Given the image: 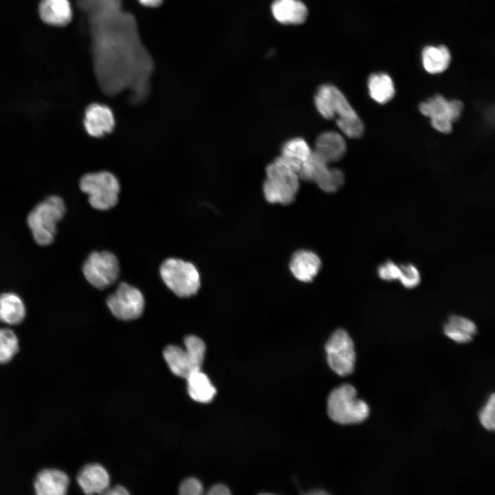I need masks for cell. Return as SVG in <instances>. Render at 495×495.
Here are the masks:
<instances>
[{"label": "cell", "mask_w": 495, "mask_h": 495, "mask_svg": "<svg viewBox=\"0 0 495 495\" xmlns=\"http://www.w3.org/2000/svg\"><path fill=\"white\" fill-rule=\"evenodd\" d=\"M78 6L89 20L100 89L109 96L127 90L131 104L143 102L154 65L140 41L135 18L122 10L121 0H79Z\"/></svg>", "instance_id": "cell-1"}, {"label": "cell", "mask_w": 495, "mask_h": 495, "mask_svg": "<svg viewBox=\"0 0 495 495\" xmlns=\"http://www.w3.org/2000/svg\"><path fill=\"white\" fill-rule=\"evenodd\" d=\"M66 212L61 197L52 195L37 204L29 213L27 222L33 238L40 245H48L54 240L57 224Z\"/></svg>", "instance_id": "cell-2"}, {"label": "cell", "mask_w": 495, "mask_h": 495, "mask_svg": "<svg viewBox=\"0 0 495 495\" xmlns=\"http://www.w3.org/2000/svg\"><path fill=\"white\" fill-rule=\"evenodd\" d=\"M356 395V389L351 384H343L333 389L327 400L329 417L341 424H358L364 421L369 415V408Z\"/></svg>", "instance_id": "cell-3"}, {"label": "cell", "mask_w": 495, "mask_h": 495, "mask_svg": "<svg viewBox=\"0 0 495 495\" xmlns=\"http://www.w3.org/2000/svg\"><path fill=\"white\" fill-rule=\"evenodd\" d=\"M184 344V349L168 345L163 355L171 372L178 377L186 378L192 373L201 370L206 346L201 338L193 335L186 336Z\"/></svg>", "instance_id": "cell-4"}, {"label": "cell", "mask_w": 495, "mask_h": 495, "mask_svg": "<svg viewBox=\"0 0 495 495\" xmlns=\"http://www.w3.org/2000/svg\"><path fill=\"white\" fill-rule=\"evenodd\" d=\"M160 272L167 287L179 297L192 296L199 289V273L190 262L179 258H168L161 265Z\"/></svg>", "instance_id": "cell-5"}, {"label": "cell", "mask_w": 495, "mask_h": 495, "mask_svg": "<svg viewBox=\"0 0 495 495\" xmlns=\"http://www.w3.org/2000/svg\"><path fill=\"white\" fill-rule=\"evenodd\" d=\"M80 188L88 195L89 202L95 209L109 210L118 202L120 184L116 177L108 171L85 175L80 181Z\"/></svg>", "instance_id": "cell-6"}, {"label": "cell", "mask_w": 495, "mask_h": 495, "mask_svg": "<svg viewBox=\"0 0 495 495\" xmlns=\"http://www.w3.org/2000/svg\"><path fill=\"white\" fill-rule=\"evenodd\" d=\"M266 175L263 186L266 201L283 205L293 202L299 188L298 173L274 162L266 167Z\"/></svg>", "instance_id": "cell-7"}, {"label": "cell", "mask_w": 495, "mask_h": 495, "mask_svg": "<svg viewBox=\"0 0 495 495\" xmlns=\"http://www.w3.org/2000/svg\"><path fill=\"white\" fill-rule=\"evenodd\" d=\"M463 104L459 100H448L441 95H436L419 105V111L428 117L432 126L442 133H450L452 124L460 118Z\"/></svg>", "instance_id": "cell-8"}, {"label": "cell", "mask_w": 495, "mask_h": 495, "mask_svg": "<svg viewBox=\"0 0 495 495\" xmlns=\"http://www.w3.org/2000/svg\"><path fill=\"white\" fill-rule=\"evenodd\" d=\"M86 280L94 287L105 289L113 285L119 276V263L110 252H94L82 266Z\"/></svg>", "instance_id": "cell-9"}, {"label": "cell", "mask_w": 495, "mask_h": 495, "mask_svg": "<svg viewBox=\"0 0 495 495\" xmlns=\"http://www.w3.org/2000/svg\"><path fill=\"white\" fill-rule=\"evenodd\" d=\"M325 350L331 368L340 376L351 374L354 369L355 351L349 334L344 329H338L328 340Z\"/></svg>", "instance_id": "cell-10"}, {"label": "cell", "mask_w": 495, "mask_h": 495, "mask_svg": "<svg viewBox=\"0 0 495 495\" xmlns=\"http://www.w3.org/2000/svg\"><path fill=\"white\" fill-rule=\"evenodd\" d=\"M107 305L111 314L117 318L131 320L142 314L144 299L138 288L123 282L108 296Z\"/></svg>", "instance_id": "cell-11"}, {"label": "cell", "mask_w": 495, "mask_h": 495, "mask_svg": "<svg viewBox=\"0 0 495 495\" xmlns=\"http://www.w3.org/2000/svg\"><path fill=\"white\" fill-rule=\"evenodd\" d=\"M314 103L319 113L327 120L334 118L336 115L340 119L358 117L343 93L332 85H322L318 89Z\"/></svg>", "instance_id": "cell-12"}, {"label": "cell", "mask_w": 495, "mask_h": 495, "mask_svg": "<svg viewBox=\"0 0 495 495\" xmlns=\"http://www.w3.org/2000/svg\"><path fill=\"white\" fill-rule=\"evenodd\" d=\"M69 483V477L65 471L56 468H45L34 475L32 487L36 495H65Z\"/></svg>", "instance_id": "cell-13"}, {"label": "cell", "mask_w": 495, "mask_h": 495, "mask_svg": "<svg viewBox=\"0 0 495 495\" xmlns=\"http://www.w3.org/2000/svg\"><path fill=\"white\" fill-rule=\"evenodd\" d=\"M83 124L89 135L100 138L113 131L115 118L108 106L94 103L86 109Z\"/></svg>", "instance_id": "cell-14"}, {"label": "cell", "mask_w": 495, "mask_h": 495, "mask_svg": "<svg viewBox=\"0 0 495 495\" xmlns=\"http://www.w3.org/2000/svg\"><path fill=\"white\" fill-rule=\"evenodd\" d=\"M311 152L309 144L303 138H294L282 145L281 155L276 157L274 162L298 173L302 164L309 157Z\"/></svg>", "instance_id": "cell-15"}, {"label": "cell", "mask_w": 495, "mask_h": 495, "mask_svg": "<svg viewBox=\"0 0 495 495\" xmlns=\"http://www.w3.org/2000/svg\"><path fill=\"white\" fill-rule=\"evenodd\" d=\"M76 481L86 494H104L109 485V476L100 464L90 463L83 466L76 476Z\"/></svg>", "instance_id": "cell-16"}, {"label": "cell", "mask_w": 495, "mask_h": 495, "mask_svg": "<svg viewBox=\"0 0 495 495\" xmlns=\"http://www.w3.org/2000/svg\"><path fill=\"white\" fill-rule=\"evenodd\" d=\"M314 151L329 164L340 160L345 155L346 144L340 133L326 131L316 138Z\"/></svg>", "instance_id": "cell-17"}, {"label": "cell", "mask_w": 495, "mask_h": 495, "mask_svg": "<svg viewBox=\"0 0 495 495\" xmlns=\"http://www.w3.org/2000/svg\"><path fill=\"white\" fill-rule=\"evenodd\" d=\"M321 266L320 258L313 252L298 250L291 259L289 269L296 278L302 282H311Z\"/></svg>", "instance_id": "cell-18"}, {"label": "cell", "mask_w": 495, "mask_h": 495, "mask_svg": "<svg viewBox=\"0 0 495 495\" xmlns=\"http://www.w3.org/2000/svg\"><path fill=\"white\" fill-rule=\"evenodd\" d=\"M271 9L276 20L283 24L302 23L308 14L306 6L300 0H275Z\"/></svg>", "instance_id": "cell-19"}, {"label": "cell", "mask_w": 495, "mask_h": 495, "mask_svg": "<svg viewBox=\"0 0 495 495\" xmlns=\"http://www.w3.org/2000/svg\"><path fill=\"white\" fill-rule=\"evenodd\" d=\"M38 12L43 22L56 26L67 25L72 16L68 0H41Z\"/></svg>", "instance_id": "cell-20"}, {"label": "cell", "mask_w": 495, "mask_h": 495, "mask_svg": "<svg viewBox=\"0 0 495 495\" xmlns=\"http://www.w3.org/2000/svg\"><path fill=\"white\" fill-rule=\"evenodd\" d=\"M26 314L21 298L14 292L0 294V321L9 325L21 323Z\"/></svg>", "instance_id": "cell-21"}, {"label": "cell", "mask_w": 495, "mask_h": 495, "mask_svg": "<svg viewBox=\"0 0 495 495\" xmlns=\"http://www.w3.org/2000/svg\"><path fill=\"white\" fill-rule=\"evenodd\" d=\"M186 379L188 392L192 399L201 403H208L213 399L216 388L201 370L192 373Z\"/></svg>", "instance_id": "cell-22"}, {"label": "cell", "mask_w": 495, "mask_h": 495, "mask_svg": "<svg viewBox=\"0 0 495 495\" xmlns=\"http://www.w3.org/2000/svg\"><path fill=\"white\" fill-rule=\"evenodd\" d=\"M446 336L458 343H467L476 333L475 324L470 319L456 315L449 317L443 327Z\"/></svg>", "instance_id": "cell-23"}, {"label": "cell", "mask_w": 495, "mask_h": 495, "mask_svg": "<svg viewBox=\"0 0 495 495\" xmlns=\"http://www.w3.org/2000/svg\"><path fill=\"white\" fill-rule=\"evenodd\" d=\"M451 55L444 45L427 46L422 51V63L425 70L432 74L444 72L449 66Z\"/></svg>", "instance_id": "cell-24"}, {"label": "cell", "mask_w": 495, "mask_h": 495, "mask_svg": "<svg viewBox=\"0 0 495 495\" xmlns=\"http://www.w3.org/2000/svg\"><path fill=\"white\" fill-rule=\"evenodd\" d=\"M368 88L371 98L379 104L388 102L395 94L393 80L385 73L371 74L368 77Z\"/></svg>", "instance_id": "cell-25"}, {"label": "cell", "mask_w": 495, "mask_h": 495, "mask_svg": "<svg viewBox=\"0 0 495 495\" xmlns=\"http://www.w3.org/2000/svg\"><path fill=\"white\" fill-rule=\"evenodd\" d=\"M328 163L314 151L302 164L298 175L305 182H316L329 168Z\"/></svg>", "instance_id": "cell-26"}, {"label": "cell", "mask_w": 495, "mask_h": 495, "mask_svg": "<svg viewBox=\"0 0 495 495\" xmlns=\"http://www.w3.org/2000/svg\"><path fill=\"white\" fill-rule=\"evenodd\" d=\"M19 351L16 334L10 329L0 328V365L10 362Z\"/></svg>", "instance_id": "cell-27"}, {"label": "cell", "mask_w": 495, "mask_h": 495, "mask_svg": "<svg viewBox=\"0 0 495 495\" xmlns=\"http://www.w3.org/2000/svg\"><path fill=\"white\" fill-rule=\"evenodd\" d=\"M344 182L342 171L336 168H328L316 184L325 192L331 193L338 191Z\"/></svg>", "instance_id": "cell-28"}, {"label": "cell", "mask_w": 495, "mask_h": 495, "mask_svg": "<svg viewBox=\"0 0 495 495\" xmlns=\"http://www.w3.org/2000/svg\"><path fill=\"white\" fill-rule=\"evenodd\" d=\"M336 124L340 131L350 138H361L364 131V125L358 117L348 119L336 120Z\"/></svg>", "instance_id": "cell-29"}, {"label": "cell", "mask_w": 495, "mask_h": 495, "mask_svg": "<svg viewBox=\"0 0 495 495\" xmlns=\"http://www.w3.org/2000/svg\"><path fill=\"white\" fill-rule=\"evenodd\" d=\"M400 274L399 280L406 288L411 289L417 286L421 280L420 274L417 267L411 264H402L399 265Z\"/></svg>", "instance_id": "cell-30"}, {"label": "cell", "mask_w": 495, "mask_h": 495, "mask_svg": "<svg viewBox=\"0 0 495 495\" xmlns=\"http://www.w3.org/2000/svg\"><path fill=\"white\" fill-rule=\"evenodd\" d=\"M479 420L484 428L493 431L495 428V395L492 394L479 412Z\"/></svg>", "instance_id": "cell-31"}, {"label": "cell", "mask_w": 495, "mask_h": 495, "mask_svg": "<svg viewBox=\"0 0 495 495\" xmlns=\"http://www.w3.org/2000/svg\"><path fill=\"white\" fill-rule=\"evenodd\" d=\"M377 274L380 278L384 280H395L399 278L400 268L393 261H387L379 266Z\"/></svg>", "instance_id": "cell-32"}, {"label": "cell", "mask_w": 495, "mask_h": 495, "mask_svg": "<svg viewBox=\"0 0 495 495\" xmlns=\"http://www.w3.org/2000/svg\"><path fill=\"white\" fill-rule=\"evenodd\" d=\"M179 492L183 495H200L203 493V487L198 479L188 478L181 483Z\"/></svg>", "instance_id": "cell-33"}, {"label": "cell", "mask_w": 495, "mask_h": 495, "mask_svg": "<svg viewBox=\"0 0 495 495\" xmlns=\"http://www.w3.org/2000/svg\"><path fill=\"white\" fill-rule=\"evenodd\" d=\"M230 494L229 489L224 485L217 484L211 487L208 491L210 495H228Z\"/></svg>", "instance_id": "cell-34"}, {"label": "cell", "mask_w": 495, "mask_h": 495, "mask_svg": "<svg viewBox=\"0 0 495 495\" xmlns=\"http://www.w3.org/2000/svg\"><path fill=\"white\" fill-rule=\"evenodd\" d=\"M104 494L109 495H126L129 493L124 487L118 485L111 489L108 488Z\"/></svg>", "instance_id": "cell-35"}, {"label": "cell", "mask_w": 495, "mask_h": 495, "mask_svg": "<svg viewBox=\"0 0 495 495\" xmlns=\"http://www.w3.org/2000/svg\"><path fill=\"white\" fill-rule=\"evenodd\" d=\"M163 0H139L141 4L148 7L159 6Z\"/></svg>", "instance_id": "cell-36"}]
</instances>
